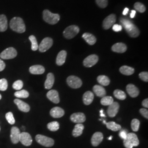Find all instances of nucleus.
Listing matches in <instances>:
<instances>
[{
    "label": "nucleus",
    "mask_w": 148,
    "mask_h": 148,
    "mask_svg": "<svg viewBox=\"0 0 148 148\" xmlns=\"http://www.w3.org/2000/svg\"><path fill=\"white\" fill-rule=\"evenodd\" d=\"M120 22L128 35L132 37H137L139 35L140 32L132 22L126 18L120 19Z\"/></svg>",
    "instance_id": "1"
},
{
    "label": "nucleus",
    "mask_w": 148,
    "mask_h": 148,
    "mask_svg": "<svg viewBox=\"0 0 148 148\" xmlns=\"http://www.w3.org/2000/svg\"><path fill=\"white\" fill-rule=\"evenodd\" d=\"M10 26L11 29L18 33H23L26 30V27L23 19L20 17H14L11 19Z\"/></svg>",
    "instance_id": "2"
},
{
    "label": "nucleus",
    "mask_w": 148,
    "mask_h": 148,
    "mask_svg": "<svg viewBox=\"0 0 148 148\" xmlns=\"http://www.w3.org/2000/svg\"><path fill=\"white\" fill-rule=\"evenodd\" d=\"M123 144L126 148H133V147H137L139 144L137 136L134 133H128L127 138L123 140Z\"/></svg>",
    "instance_id": "3"
},
{
    "label": "nucleus",
    "mask_w": 148,
    "mask_h": 148,
    "mask_svg": "<svg viewBox=\"0 0 148 148\" xmlns=\"http://www.w3.org/2000/svg\"><path fill=\"white\" fill-rule=\"evenodd\" d=\"M43 19L48 24L54 25L59 21L60 16L58 14H54L47 10H45L43 12Z\"/></svg>",
    "instance_id": "4"
},
{
    "label": "nucleus",
    "mask_w": 148,
    "mask_h": 148,
    "mask_svg": "<svg viewBox=\"0 0 148 148\" xmlns=\"http://www.w3.org/2000/svg\"><path fill=\"white\" fill-rule=\"evenodd\" d=\"M79 29L76 25H70L67 27L63 32L64 37L67 39H71L75 37L79 32Z\"/></svg>",
    "instance_id": "5"
},
{
    "label": "nucleus",
    "mask_w": 148,
    "mask_h": 148,
    "mask_svg": "<svg viewBox=\"0 0 148 148\" xmlns=\"http://www.w3.org/2000/svg\"><path fill=\"white\" fill-rule=\"evenodd\" d=\"M35 139L37 143L46 147H51L54 144V141L52 138L41 134H37L35 137Z\"/></svg>",
    "instance_id": "6"
},
{
    "label": "nucleus",
    "mask_w": 148,
    "mask_h": 148,
    "mask_svg": "<svg viewBox=\"0 0 148 148\" xmlns=\"http://www.w3.org/2000/svg\"><path fill=\"white\" fill-rule=\"evenodd\" d=\"M17 56V51L14 48H6L0 54V58L2 59H12L16 58Z\"/></svg>",
    "instance_id": "7"
},
{
    "label": "nucleus",
    "mask_w": 148,
    "mask_h": 148,
    "mask_svg": "<svg viewBox=\"0 0 148 148\" xmlns=\"http://www.w3.org/2000/svg\"><path fill=\"white\" fill-rule=\"evenodd\" d=\"M67 84L69 86L74 89L79 88L82 85V82L81 79L75 76H70L66 79Z\"/></svg>",
    "instance_id": "8"
},
{
    "label": "nucleus",
    "mask_w": 148,
    "mask_h": 148,
    "mask_svg": "<svg viewBox=\"0 0 148 148\" xmlns=\"http://www.w3.org/2000/svg\"><path fill=\"white\" fill-rule=\"evenodd\" d=\"M53 40L50 37H46L43 39L40 45L38 46V49L40 52H45L51 47L53 45Z\"/></svg>",
    "instance_id": "9"
},
{
    "label": "nucleus",
    "mask_w": 148,
    "mask_h": 148,
    "mask_svg": "<svg viewBox=\"0 0 148 148\" xmlns=\"http://www.w3.org/2000/svg\"><path fill=\"white\" fill-rule=\"evenodd\" d=\"M116 20V16L114 14H111L108 16L103 22V27L105 30H108L112 27Z\"/></svg>",
    "instance_id": "10"
},
{
    "label": "nucleus",
    "mask_w": 148,
    "mask_h": 148,
    "mask_svg": "<svg viewBox=\"0 0 148 148\" xmlns=\"http://www.w3.org/2000/svg\"><path fill=\"white\" fill-rule=\"evenodd\" d=\"M19 142H21L23 145L27 147L31 145L32 143V139L31 135L29 133L25 132L21 133Z\"/></svg>",
    "instance_id": "11"
},
{
    "label": "nucleus",
    "mask_w": 148,
    "mask_h": 148,
    "mask_svg": "<svg viewBox=\"0 0 148 148\" xmlns=\"http://www.w3.org/2000/svg\"><path fill=\"white\" fill-rule=\"evenodd\" d=\"M98 57L95 54H92L88 56L84 60V65L86 67L90 68L94 66L98 61Z\"/></svg>",
    "instance_id": "12"
},
{
    "label": "nucleus",
    "mask_w": 148,
    "mask_h": 148,
    "mask_svg": "<svg viewBox=\"0 0 148 148\" xmlns=\"http://www.w3.org/2000/svg\"><path fill=\"white\" fill-rule=\"evenodd\" d=\"M20 130L16 127H12L11 131V139L12 143L17 144L19 142L21 134Z\"/></svg>",
    "instance_id": "13"
},
{
    "label": "nucleus",
    "mask_w": 148,
    "mask_h": 148,
    "mask_svg": "<svg viewBox=\"0 0 148 148\" xmlns=\"http://www.w3.org/2000/svg\"><path fill=\"white\" fill-rule=\"evenodd\" d=\"M120 106L117 102H113L111 105L109 106L108 109V114L109 116L114 117L116 115L118 111L119 110Z\"/></svg>",
    "instance_id": "14"
},
{
    "label": "nucleus",
    "mask_w": 148,
    "mask_h": 148,
    "mask_svg": "<svg viewBox=\"0 0 148 148\" xmlns=\"http://www.w3.org/2000/svg\"><path fill=\"white\" fill-rule=\"evenodd\" d=\"M70 120L76 123H82L86 121V116L84 113L76 112L71 115Z\"/></svg>",
    "instance_id": "15"
},
{
    "label": "nucleus",
    "mask_w": 148,
    "mask_h": 148,
    "mask_svg": "<svg viewBox=\"0 0 148 148\" xmlns=\"http://www.w3.org/2000/svg\"><path fill=\"white\" fill-rule=\"evenodd\" d=\"M14 103L18 106V108L19 110L24 112H28L30 110V107L27 103L21 101L18 99H15L14 100Z\"/></svg>",
    "instance_id": "16"
},
{
    "label": "nucleus",
    "mask_w": 148,
    "mask_h": 148,
    "mask_svg": "<svg viewBox=\"0 0 148 148\" xmlns=\"http://www.w3.org/2000/svg\"><path fill=\"white\" fill-rule=\"evenodd\" d=\"M103 134L100 132H97L93 134L91 139V143L93 146H98L103 141Z\"/></svg>",
    "instance_id": "17"
},
{
    "label": "nucleus",
    "mask_w": 148,
    "mask_h": 148,
    "mask_svg": "<svg viewBox=\"0 0 148 148\" xmlns=\"http://www.w3.org/2000/svg\"><path fill=\"white\" fill-rule=\"evenodd\" d=\"M47 97L49 100L55 104H58L60 101L58 92L56 90H52L48 91L47 93Z\"/></svg>",
    "instance_id": "18"
},
{
    "label": "nucleus",
    "mask_w": 148,
    "mask_h": 148,
    "mask_svg": "<svg viewBox=\"0 0 148 148\" xmlns=\"http://www.w3.org/2000/svg\"><path fill=\"white\" fill-rule=\"evenodd\" d=\"M127 93L132 98H136L139 94V90L137 87L133 84H128L126 87Z\"/></svg>",
    "instance_id": "19"
},
{
    "label": "nucleus",
    "mask_w": 148,
    "mask_h": 148,
    "mask_svg": "<svg viewBox=\"0 0 148 148\" xmlns=\"http://www.w3.org/2000/svg\"><path fill=\"white\" fill-rule=\"evenodd\" d=\"M111 49L114 52L124 53L127 51V46L123 43H117L112 46Z\"/></svg>",
    "instance_id": "20"
},
{
    "label": "nucleus",
    "mask_w": 148,
    "mask_h": 148,
    "mask_svg": "<svg viewBox=\"0 0 148 148\" xmlns=\"http://www.w3.org/2000/svg\"><path fill=\"white\" fill-rule=\"evenodd\" d=\"M65 112L60 107H54L50 111V115L54 118H60L63 116Z\"/></svg>",
    "instance_id": "21"
},
{
    "label": "nucleus",
    "mask_w": 148,
    "mask_h": 148,
    "mask_svg": "<svg viewBox=\"0 0 148 148\" xmlns=\"http://www.w3.org/2000/svg\"><path fill=\"white\" fill-rule=\"evenodd\" d=\"M45 68L40 65H32L29 68V72L34 75H41L45 73Z\"/></svg>",
    "instance_id": "22"
},
{
    "label": "nucleus",
    "mask_w": 148,
    "mask_h": 148,
    "mask_svg": "<svg viewBox=\"0 0 148 148\" xmlns=\"http://www.w3.org/2000/svg\"><path fill=\"white\" fill-rule=\"evenodd\" d=\"M94 99V95L90 91H87L83 95V101L85 105L88 106L90 104Z\"/></svg>",
    "instance_id": "23"
},
{
    "label": "nucleus",
    "mask_w": 148,
    "mask_h": 148,
    "mask_svg": "<svg viewBox=\"0 0 148 148\" xmlns=\"http://www.w3.org/2000/svg\"><path fill=\"white\" fill-rule=\"evenodd\" d=\"M54 83V76L52 73H48L47 79L45 82V87L47 90H50L53 87Z\"/></svg>",
    "instance_id": "24"
},
{
    "label": "nucleus",
    "mask_w": 148,
    "mask_h": 148,
    "mask_svg": "<svg viewBox=\"0 0 148 148\" xmlns=\"http://www.w3.org/2000/svg\"><path fill=\"white\" fill-rule=\"evenodd\" d=\"M66 56H67V53L65 51H60L57 55V59H56V64L58 66L63 65L65 62Z\"/></svg>",
    "instance_id": "25"
},
{
    "label": "nucleus",
    "mask_w": 148,
    "mask_h": 148,
    "mask_svg": "<svg viewBox=\"0 0 148 148\" xmlns=\"http://www.w3.org/2000/svg\"><path fill=\"white\" fill-rule=\"evenodd\" d=\"M93 90L95 95L99 97L103 98V97L106 96V90L102 86L95 85L93 88Z\"/></svg>",
    "instance_id": "26"
},
{
    "label": "nucleus",
    "mask_w": 148,
    "mask_h": 148,
    "mask_svg": "<svg viewBox=\"0 0 148 148\" xmlns=\"http://www.w3.org/2000/svg\"><path fill=\"white\" fill-rule=\"evenodd\" d=\"M82 37L90 45H95L97 41V39L95 36L93 35L88 32H86L84 34L82 35Z\"/></svg>",
    "instance_id": "27"
},
{
    "label": "nucleus",
    "mask_w": 148,
    "mask_h": 148,
    "mask_svg": "<svg viewBox=\"0 0 148 148\" xmlns=\"http://www.w3.org/2000/svg\"><path fill=\"white\" fill-rule=\"evenodd\" d=\"M84 130V126L83 124H82V123L76 124L75 126L74 130L73 131V136L75 137H79L82 134Z\"/></svg>",
    "instance_id": "28"
},
{
    "label": "nucleus",
    "mask_w": 148,
    "mask_h": 148,
    "mask_svg": "<svg viewBox=\"0 0 148 148\" xmlns=\"http://www.w3.org/2000/svg\"><path fill=\"white\" fill-rule=\"evenodd\" d=\"M8 28V21L4 14L0 15V32H5Z\"/></svg>",
    "instance_id": "29"
},
{
    "label": "nucleus",
    "mask_w": 148,
    "mask_h": 148,
    "mask_svg": "<svg viewBox=\"0 0 148 148\" xmlns=\"http://www.w3.org/2000/svg\"><path fill=\"white\" fill-rule=\"evenodd\" d=\"M120 71L121 74H123L125 75L130 76L132 75L134 73V69L130 66L123 65L120 68Z\"/></svg>",
    "instance_id": "30"
},
{
    "label": "nucleus",
    "mask_w": 148,
    "mask_h": 148,
    "mask_svg": "<svg viewBox=\"0 0 148 148\" xmlns=\"http://www.w3.org/2000/svg\"><path fill=\"white\" fill-rule=\"evenodd\" d=\"M97 81L101 86H106L110 84V81L108 77L105 75H99L97 77Z\"/></svg>",
    "instance_id": "31"
},
{
    "label": "nucleus",
    "mask_w": 148,
    "mask_h": 148,
    "mask_svg": "<svg viewBox=\"0 0 148 148\" xmlns=\"http://www.w3.org/2000/svg\"><path fill=\"white\" fill-rule=\"evenodd\" d=\"M106 126L109 130H110L112 131H117L121 129V126L120 125L117 124L115 122H109L106 123Z\"/></svg>",
    "instance_id": "32"
},
{
    "label": "nucleus",
    "mask_w": 148,
    "mask_h": 148,
    "mask_svg": "<svg viewBox=\"0 0 148 148\" xmlns=\"http://www.w3.org/2000/svg\"><path fill=\"white\" fill-rule=\"evenodd\" d=\"M114 102V99L110 96L103 97L101 101V105L104 106H109Z\"/></svg>",
    "instance_id": "33"
},
{
    "label": "nucleus",
    "mask_w": 148,
    "mask_h": 148,
    "mask_svg": "<svg viewBox=\"0 0 148 148\" xmlns=\"http://www.w3.org/2000/svg\"><path fill=\"white\" fill-rule=\"evenodd\" d=\"M114 95L117 99L120 100H125L126 98V93L121 90H116L114 91Z\"/></svg>",
    "instance_id": "34"
},
{
    "label": "nucleus",
    "mask_w": 148,
    "mask_h": 148,
    "mask_svg": "<svg viewBox=\"0 0 148 148\" xmlns=\"http://www.w3.org/2000/svg\"><path fill=\"white\" fill-rule=\"evenodd\" d=\"M14 95L19 98H27L29 96V92L25 90H17L14 93Z\"/></svg>",
    "instance_id": "35"
},
{
    "label": "nucleus",
    "mask_w": 148,
    "mask_h": 148,
    "mask_svg": "<svg viewBox=\"0 0 148 148\" xmlns=\"http://www.w3.org/2000/svg\"><path fill=\"white\" fill-rule=\"evenodd\" d=\"M48 129L52 132L58 131L59 128V123L58 122L53 121L49 122L47 124Z\"/></svg>",
    "instance_id": "36"
},
{
    "label": "nucleus",
    "mask_w": 148,
    "mask_h": 148,
    "mask_svg": "<svg viewBox=\"0 0 148 148\" xmlns=\"http://www.w3.org/2000/svg\"><path fill=\"white\" fill-rule=\"evenodd\" d=\"M29 40L32 43V49L33 51H36L38 49V45L37 43V40L36 38L34 36V35H31L29 37Z\"/></svg>",
    "instance_id": "37"
},
{
    "label": "nucleus",
    "mask_w": 148,
    "mask_h": 148,
    "mask_svg": "<svg viewBox=\"0 0 148 148\" xmlns=\"http://www.w3.org/2000/svg\"><path fill=\"white\" fill-rule=\"evenodd\" d=\"M140 126V121L136 119H133L131 122V128L134 132H137Z\"/></svg>",
    "instance_id": "38"
},
{
    "label": "nucleus",
    "mask_w": 148,
    "mask_h": 148,
    "mask_svg": "<svg viewBox=\"0 0 148 148\" xmlns=\"http://www.w3.org/2000/svg\"><path fill=\"white\" fill-rule=\"evenodd\" d=\"M134 7L138 12L140 13H144L145 11H146V8L145 5L140 2L135 3V4L134 5Z\"/></svg>",
    "instance_id": "39"
},
{
    "label": "nucleus",
    "mask_w": 148,
    "mask_h": 148,
    "mask_svg": "<svg viewBox=\"0 0 148 148\" xmlns=\"http://www.w3.org/2000/svg\"><path fill=\"white\" fill-rule=\"evenodd\" d=\"M5 119L11 125H14L16 122L13 114L12 112H8L5 114Z\"/></svg>",
    "instance_id": "40"
},
{
    "label": "nucleus",
    "mask_w": 148,
    "mask_h": 148,
    "mask_svg": "<svg viewBox=\"0 0 148 148\" xmlns=\"http://www.w3.org/2000/svg\"><path fill=\"white\" fill-rule=\"evenodd\" d=\"M12 87L14 90H20L23 87V82L20 79L17 80L13 83Z\"/></svg>",
    "instance_id": "41"
},
{
    "label": "nucleus",
    "mask_w": 148,
    "mask_h": 148,
    "mask_svg": "<svg viewBox=\"0 0 148 148\" xmlns=\"http://www.w3.org/2000/svg\"><path fill=\"white\" fill-rule=\"evenodd\" d=\"M8 88V82L5 79H0V90L5 91Z\"/></svg>",
    "instance_id": "42"
},
{
    "label": "nucleus",
    "mask_w": 148,
    "mask_h": 148,
    "mask_svg": "<svg viewBox=\"0 0 148 148\" xmlns=\"http://www.w3.org/2000/svg\"><path fill=\"white\" fill-rule=\"evenodd\" d=\"M97 5L101 8H104L107 7L108 2V0H95Z\"/></svg>",
    "instance_id": "43"
},
{
    "label": "nucleus",
    "mask_w": 148,
    "mask_h": 148,
    "mask_svg": "<svg viewBox=\"0 0 148 148\" xmlns=\"http://www.w3.org/2000/svg\"><path fill=\"white\" fill-rule=\"evenodd\" d=\"M139 78L142 80H143L145 82H148V73L146 71H144L140 73L139 75Z\"/></svg>",
    "instance_id": "44"
},
{
    "label": "nucleus",
    "mask_w": 148,
    "mask_h": 148,
    "mask_svg": "<svg viewBox=\"0 0 148 148\" xmlns=\"http://www.w3.org/2000/svg\"><path fill=\"white\" fill-rule=\"evenodd\" d=\"M127 134H128V133L126 130H122L119 133V136L123 140H125L127 138Z\"/></svg>",
    "instance_id": "45"
},
{
    "label": "nucleus",
    "mask_w": 148,
    "mask_h": 148,
    "mask_svg": "<svg viewBox=\"0 0 148 148\" xmlns=\"http://www.w3.org/2000/svg\"><path fill=\"white\" fill-rule=\"evenodd\" d=\"M140 113L142 115V116L146 118L147 119H148V110L147 109H140Z\"/></svg>",
    "instance_id": "46"
},
{
    "label": "nucleus",
    "mask_w": 148,
    "mask_h": 148,
    "mask_svg": "<svg viewBox=\"0 0 148 148\" xmlns=\"http://www.w3.org/2000/svg\"><path fill=\"white\" fill-rule=\"evenodd\" d=\"M122 29V27L119 24H114L112 26V30L115 32H121Z\"/></svg>",
    "instance_id": "47"
},
{
    "label": "nucleus",
    "mask_w": 148,
    "mask_h": 148,
    "mask_svg": "<svg viewBox=\"0 0 148 148\" xmlns=\"http://www.w3.org/2000/svg\"><path fill=\"white\" fill-rule=\"evenodd\" d=\"M5 64L1 59H0V72L5 69Z\"/></svg>",
    "instance_id": "48"
},
{
    "label": "nucleus",
    "mask_w": 148,
    "mask_h": 148,
    "mask_svg": "<svg viewBox=\"0 0 148 148\" xmlns=\"http://www.w3.org/2000/svg\"><path fill=\"white\" fill-rule=\"evenodd\" d=\"M142 105L144 107L148 108V99H145L142 102Z\"/></svg>",
    "instance_id": "49"
},
{
    "label": "nucleus",
    "mask_w": 148,
    "mask_h": 148,
    "mask_svg": "<svg viewBox=\"0 0 148 148\" xmlns=\"http://www.w3.org/2000/svg\"><path fill=\"white\" fill-rule=\"evenodd\" d=\"M136 11H134V10L131 11V13L130 14V17L131 18H134L136 16Z\"/></svg>",
    "instance_id": "50"
},
{
    "label": "nucleus",
    "mask_w": 148,
    "mask_h": 148,
    "mask_svg": "<svg viewBox=\"0 0 148 148\" xmlns=\"http://www.w3.org/2000/svg\"><path fill=\"white\" fill-rule=\"evenodd\" d=\"M128 11H129V9L128 8H125L124 9V10L123 11V13H122V14L124 15V16H126L127 14V13H128Z\"/></svg>",
    "instance_id": "51"
},
{
    "label": "nucleus",
    "mask_w": 148,
    "mask_h": 148,
    "mask_svg": "<svg viewBox=\"0 0 148 148\" xmlns=\"http://www.w3.org/2000/svg\"><path fill=\"white\" fill-rule=\"evenodd\" d=\"M101 117H106V115L103 113H101Z\"/></svg>",
    "instance_id": "52"
},
{
    "label": "nucleus",
    "mask_w": 148,
    "mask_h": 148,
    "mask_svg": "<svg viewBox=\"0 0 148 148\" xmlns=\"http://www.w3.org/2000/svg\"><path fill=\"white\" fill-rule=\"evenodd\" d=\"M112 136H110L109 138H108V139H109V140H111V139H112Z\"/></svg>",
    "instance_id": "53"
},
{
    "label": "nucleus",
    "mask_w": 148,
    "mask_h": 148,
    "mask_svg": "<svg viewBox=\"0 0 148 148\" xmlns=\"http://www.w3.org/2000/svg\"><path fill=\"white\" fill-rule=\"evenodd\" d=\"M103 111H104V110H103V109H101V111H100V112H101V113H103Z\"/></svg>",
    "instance_id": "54"
},
{
    "label": "nucleus",
    "mask_w": 148,
    "mask_h": 148,
    "mask_svg": "<svg viewBox=\"0 0 148 148\" xmlns=\"http://www.w3.org/2000/svg\"><path fill=\"white\" fill-rule=\"evenodd\" d=\"M2 99V95L0 94V100Z\"/></svg>",
    "instance_id": "55"
},
{
    "label": "nucleus",
    "mask_w": 148,
    "mask_h": 148,
    "mask_svg": "<svg viewBox=\"0 0 148 148\" xmlns=\"http://www.w3.org/2000/svg\"><path fill=\"white\" fill-rule=\"evenodd\" d=\"M103 123H104V124H106V121H104H104H103Z\"/></svg>",
    "instance_id": "56"
},
{
    "label": "nucleus",
    "mask_w": 148,
    "mask_h": 148,
    "mask_svg": "<svg viewBox=\"0 0 148 148\" xmlns=\"http://www.w3.org/2000/svg\"><path fill=\"white\" fill-rule=\"evenodd\" d=\"M0 131H1V127H0Z\"/></svg>",
    "instance_id": "57"
}]
</instances>
